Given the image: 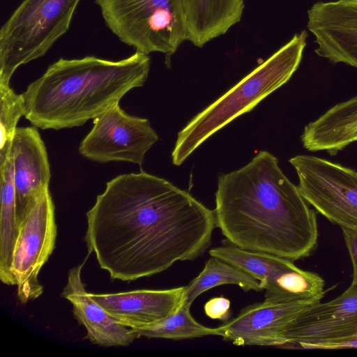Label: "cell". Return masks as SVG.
Returning <instances> with one entry per match:
<instances>
[{
    "label": "cell",
    "instance_id": "cell-10",
    "mask_svg": "<svg viewBox=\"0 0 357 357\" xmlns=\"http://www.w3.org/2000/svg\"><path fill=\"white\" fill-rule=\"evenodd\" d=\"M357 337V285L337 298L315 303L287 327L280 348L317 349Z\"/></svg>",
    "mask_w": 357,
    "mask_h": 357
},
{
    "label": "cell",
    "instance_id": "cell-14",
    "mask_svg": "<svg viewBox=\"0 0 357 357\" xmlns=\"http://www.w3.org/2000/svg\"><path fill=\"white\" fill-rule=\"evenodd\" d=\"M185 292V286L89 294L115 321L130 328H139L176 312L183 303Z\"/></svg>",
    "mask_w": 357,
    "mask_h": 357
},
{
    "label": "cell",
    "instance_id": "cell-23",
    "mask_svg": "<svg viewBox=\"0 0 357 357\" xmlns=\"http://www.w3.org/2000/svg\"><path fill=\"white\" fill-rule=\"evenodd\" d=\"M357 141V126L338 137L327 150L331 154H336L349 144Z\"/></svg>",
    "mask_w": 357,
    "mask_h": 357
},
{
    "label": "cell",
    "instance_id": "cell-22",
    "mask_svg": "<svg viewBox=\"0 0 357 357\" xmlns=\"http://www.w3.org/2000/svg\"><path fill=\"white\" fill-rule=\"evenodd\" d=\"M341 229L353 266L351 284L357 285V231L347 228Z\"/></svg>",
    "mask_w": 357,
    "mask_h": 357
},
{
    "label": "cell",
    "instance_id": "cell-15",
    "mask_svg": "<svg viewBox=\"0 0 357 357\" xmlns=\"http://www.w3.org/2000/svg\"><path fill=\"white\" fill-rule=\"evenodd\" d=\"M82 264L72 268L61 297L73 306L75 319L86 331L85 338L101 347H126L139 337L131 328L115 321L86 291L81 278Z\"/></svg>",
    "mask_w": 357,
    "mask_h": 357
},
{
    "label": "cell",
    "instance_id": "cell-6",
    "mask_svg": "<svg viewBox=\"0 0 357 357\" xmlns=\"http://www.w3.org/2000/svg\"><path fill=\"white\" fill-rule=\"evenodd\" d=\"M80 0H23L0 30V83L43 56L68 30Z\"/></svg>",
    "mask_w": 357,
    "mask_h": 357
},
{
    "label": "cell",
    "instance_id": "cell-17",
    "mask_svg": "<svg viewBox=\"0 0 357 357\" xmlns=\"http://www.w3.org/2000/svg\"><path fill=\"white\" fill-rule=\"evenodd\" d=\"M0 279L7 285H15L11 273V263L19 231L16 213L13 160L10 155L0 166Z\"/></svg>",
    "mask_w": 357,
    "mask_h": 357
},
{
    "label": "cell",
    "instance_id": "cell-13",
    "mask_svg": "<svg viewBox=\"0 0 357 357\" xmlns=\"http://www.w3.org/2000/svg\"><path fill=\"white\" fill-rule=\"evenodd\" d=\"M10 155L19 223L37 197L49 188L51 172L45 144L35 127L17 128Z\"/></svg>",
    "mask_w": 357,
    "mask_h": 357
},
{
    "label": "cell",
    "instance_id": "cell-5",
    "mask_svg": "<svg viewBox=\"0 0 357 357\" xmlns=\"http://www.w3.org/2000/svg\"><path fill=\"white\" fill-rule=\"evenodd\" d=\"M109 30L126 45L145 54L171 56L188 40L183 0H95Z\"/></svg>",
    "mask_w": 357,
    "mask_h": 357
},
{
    "label": "cell",
    "instance_id": "cell-9",
    "mask_svg": "<svg viewBox=\"0 0 357 357\" xmlns=\"http://www.w3.org/2000/svg\"><path fill=\"white\" fill-rule=\"evenodd\" d=\"M79 152L98 162H127L142 165L159 137L147 119L131 116L116 103L93 119Z\"/></svg>",
    "mask_w": 357,
    "mask_h": 357
},
{
    "label": "cell",
    "instance_id": "cell-20",
    "mask_svg": "<svg viewBox=\"0 0 357 357\" xmlns=\"http://www.w3.org/2000/svg\"><path fill=\"white\" fill-rule=\"evenodd\" d=\"M25 113L22 93H16L10 84L0 83V166L10 155L17 122Z\"/></svg>",
    "mask_w": 357,
    "mask_h": 357
},
{
    "label": "cell",
    "instance_id": "cell-2",
    "mask_svg": "<svg viewBox=\"0 0 357 357\" xmlns=\"http://www.w3.org/2000/svg\"><path fill=\"white\" fill-rule=\"evenodd\" d=\"M279 167L261 151L242 168L218 177L216 227L231 245L294 261L317 248L315 212Z\"/></svg>",
    "mask_w": 357,
    "mask_h": 357
},
{
    "label": "cell",
    "instance_id": "cell-16",
    "mask_svg": "<svg viewBox=\"0 0 357 357\" xmlns=\"http://www.w3.org/2000/svg\"><path fill=\"white\" fill-rule=\"evenodd\" d=\"M208 253L255 277L266 291H271L280 279L296 267L287 259L233 245L214 248Z\"/></svg>",
    "mask_w": 357,
    "mask_h": 357
},
{
    "label": "cell",
    "instance_id": "cell-8",
    "mask_svg": "<svg viewBox=\"0 0 357 357\" xmlns=\"http://www.w3.org/2000/svg\"><path fill=\"white\" fill-rule=\"evenodd\" d=\"M56 233L54 204L47 188L19 222L10 271L17 298L22 303L38 298L43 292L38 274L55 248Z\"/></svg>",
    "mask_w": 357,
    "mask_h": 357
},
{
    "label": "cell",
    "instance_id": "cell-12",
    "mask_svg": "<svg viewBox=\"0 0 357 357\" xmlns=\"http://www.w3.org/2000/svg\"><path fill=\"white\" fill-rule=\"evenodd\" d=\"M316 54L357 68V0L318 1L307 10Z\"/></svg>",
    "mask_w": 357,
    "mask_h": 357
},
{
    "label": "cell",
    "instance_id": "cell-4",
    "mask_svg": "<svg viewBox=\"0 0 357 357\" xmlns=\"http://www.w3.org/2000/svg\"><path fill=\"white\" fill-rule=\"evenodd\" d=\"M303 30L223 96L196 115L178 134L172 153L181 165L207 138L287 82L298 68L307 45Z\"/></svg>",
    "mask_w": 357,
    "mask_h": 357
},
{
    "label": "cell",
    "instance_id": "cell-11",
    "mask_svg": "<svg viewBox=\"0 0 357 357\" xmlns=\"http://www.w3.org/2000/svg\"><path fill=\"white\" fill-rule=\"evenodd\" d=\"M321 298H265L243 308L236 317L218 327L217 335L236 346L278 347L289 324Z\"/></svg>",
    "mask_w": 357,
    "mask_h": 357
},
{
    "label": "cell",
    "instance_id": "cell-1",
    "mask_svg": "<svg viewBox=\"0 0 357 357\" xmlns=\"http://www.w3.org/2000/svg\"><path fill=\"white\" fill-rule=\"evenodd\" d=\"M85 241L112 280L160 273L200 257L216 227L214 211L188 192L148 174H125L106 184L86 213Z\"/></svg>",
    "mask_w": 357,
    "mask_h": 357
},
{
    "label": "cell",
    "instance_id": "cell-3",
    "mask_svg": "<svg viewBox=\"0 0 357 357\" xmlns=\"http://www.w3.org/2000/svg\"><path fill=\"white\" fill-rule=\"evenodd\" d=\"M150 67L149 54L139 52L119 61L60 58L22 93L24 116L42 130L80 126L142 86Z\"/></svg>",
    "mask_w": 357,
    "mask_h": 357
},
{
    "label": "cell",
    "instance_id": "cell-24",
    "mask_svg": "<svg viewBox=\"0 0 357 357\" xmlns=\"http://www.w3.org/2000/svg\"><path fill=\"white\" fill-rule=\"evenodd\" d=\"M348 348H357V337L344 340L340 342L322 344L317 347V349H337Z\"/></svg>",
    "mask_w": 357,
    "mask_h": 357
},
{
    "label": "cell",
    "instance_id": "cell-21",
    "mask_svg": "<svg viewBox=\"0 0 357 357\" xmlns=\"http://www.w3.org/2000/svg\"><path fill=\"white\" fill-rule=\"evenodd\" d=\"M230 301L223 296L208 301L204 307L205 314L212 319L227 322L230 317Z\"/></svg>",
    "mask_w": 357,
    "mask_h": 357
},
{
    "label": "cell",
    "instance_id": "cell-19",
    "mask_svg": "<svg viewBox=\"0 0 357 357\" xmlns=\"http://www.w3.org/2000/svg\"><path fill=\"white\" fill-rule=\"evenodd\" d=\"M191 305L183 304L174 312L148 326L131 328L139 337L180 340L217 335V328H208L196 321L192 317Z\"/></svg>",
    "mask_w": 357,
    "mask_h": 357
},
{
    "label": "cell",
    "instance_id": "cell-18",
    "mask_svg": "<svg viewBox=\"0 0 357 357\" xmlns=\"http://www.w3.org/2000/svg\"><path fill=\"white\" fill-rule=\"evenodd\" d=\"M222 284H236L245 291L264 289L255 277L220 258L211 257L200 273L185 286L183 303L191 305L200 294Z\"/></svg>",
    "mask_w": 357,
    "mask_h": 357
},
{
    "label": "cell",
    "instance_id": "cell-7",
    "mask_svg": "<svg viewBox=\"0 0 357 357\" xmlns=\"http://www.w3.org/2000/svg\"><path fill=\"white\" fill-rule=\"evenodd\" d=\"M289 162L305 201L331 222L357 231V172L307 155H296Z\"/></svg>",
    "mask_w": 357,
    "mask_h": 357
}]
</instances>
